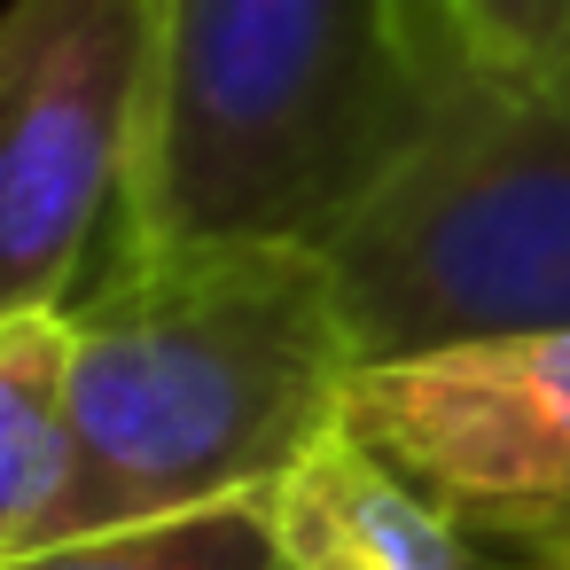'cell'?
<instances>
[{
	"label": "cell",
	"mask_w": 570,
	"mask_h": 570,
	"mask_svg": "<svg viewBox=\"0 0 570 570\" xmlns=\"http://www.w3.org/2000/svg\"><path fill=\"white\" fill-rule=\"evenodd\" d=\"M461 71L438 0H165L102 258L321 250L422 149Z\"/></svg>",
	"instance_id": "cell-1"
},
{
	"label": "cell",
	"mask_w": 570,
	"mask_h": 570,
	"mask_svg": "<svg viewBox=\"0 0 570 570\" xmlns=\"http://www.w3.org/2000/svg\"><path fill=\"white\" fill-rule=\"evenodd\" d=\"M63 321L79 430L63 539L266 500L344 430L360 375L328 258L305 243L102 258Z\"/></svg>",
	"instance_id": "cell-2"
},
{
	"label": "cell",
	"mask_w": 570,
	"mask_h": 570,
	"mask_svg": "<svg viewBox=\"0 0 570 570\" xmlns=\"http://www.w3.org/2000/svg\"><path fill=\"white\" fill-rule=\"evenodd\" d=\"M321 258L360 367L570 336V71L469 63Z\"/></svg>",
	"instance_id": "cell-3"
},
{
	"label": "cell",
	"mask_w": 570,
	"mask_h": 570,
	"mask_svg": "<svg viewBox=\"0 0 570 570\" xmlns=\"http://www.w3.org/2000/svg\"><path fill=\"white\" fill-rule=\"evenodd\" d=\"M149 0L0 9V321L63 313L118 196L149 95Z\"/></svg>",
	"instance_id": "cell-4"
},
{
	"label": "cell",
	"mask_w": 570,
	"mask_h": 570,
	"mask_svg": "<svg viewBox=\"0 0 570 570\" xmlns=\"http://www.w3.org/2000/svg\"><path fill=\"white\" fill-rule=\"evenodd\" d=\"M344 430L508 570H570V336L360 367Z\"/></svg>",
	"instance_id": "cell-5"
},
{
	"label": "cell",
	"mask_w": 570,
	"mask_h": 570,
	"mask_svg": "<svg viewBox=\"0 0 570 570\" xmlns=\"http://www.w3.org/2000/svg\"><path fill=\"white\" fill-rule=\"evenodd\" d=\"M266 508L289 570H476L461 523L352 430L321 438L266 492Z\"/></svg>",
	"instance_id": "cell-6"
},
{
	"label": "cell",
	"mask_w": 570,
	"mask_h": 570,
	"mask_svg": "<svg viewBox=\"0 0 570 570\" xmlns=\"http://www.w3.org/2000/svg\"><path fill=\"white\" fill-rule=\"evenodd\" d=\"M71 484H79L71 321L9 313L0 321V562L63 547Z\"/></svg>",
	"instance_id": "cell-7"
},
{
	"label": "cell",
	"mask_w": 570,
	"mask_h": 570,
	"mask_svg": "<svg viewBox=\"0 0 570 570\" xmlns=\"http://www.w3.org/2000/svg\"><path fill=\"white\" fill-rule=\"evenodd\" d=\"M0 570H289L274 539L266 500H227L204 515H165V523H126V531H87L63 547H40Z\"/></svg>",
	"instance_id": "cell-8"
},
{
	"label": "cell",
	"mask_w": 570,
	"mask_h": 570,
	"mask_svg": "<svg viewBox=\"0 0 570 570\" xmlns=\"http://www.w3.org/2000/svg\"><path fill=\"white\" fill-rule=\"evenodd\" d=\"M476 71H570V0H438Z\"/></svg>",
	"instance_id": "cell-9"
},
{
	"label": "cell",
	"mask_w": 570,
	"mask_h": 570,
	"mask_svg": "<svg viewBox=\"0 0 570 570\" xmlns=\"http://www.w3.org/2000/svg\"><path fill=\"white\" fill-rule=\"evenodd\" d=\"M149 17H165V0H149Z\"/></svg>",
	"instance_id": "cell-10"
}]
</instances>
